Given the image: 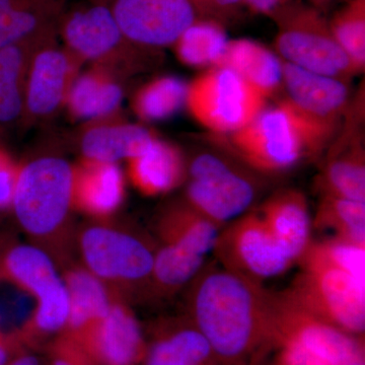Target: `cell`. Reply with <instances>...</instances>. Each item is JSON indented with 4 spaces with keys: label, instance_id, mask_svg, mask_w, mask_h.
Instances as JSON below:
<instances>
[{
    "label": "cell",
    "instance_id": "6da1fadb",
    "mask_svg": "<svg viewBox=\"0 0 365 365\" xmlns=\"http://www.w3.org/2000/svg\"><path fill=\"white\" fill-rule=\"evenodd\" d=\"M191 324L222 365H253L275 345L269 290L223 268L203 269L192 280Z\"/></svg>",
    "mask_w": 365,
    "mask_h": 365
},
{
    "label": "cell",
    "instance_id": "7a4b0ae2",
    "mask_svg": "<svg viewBox=\"0 0 365 365\" xmlns=\"http://www.w3.org/2000/svg\"><path fill=\"white\" fill-rule=\"evenodd\" d=\"M223 136L220 144L265 174L292 169L304 158L319 155L331 144L287 98L275 107L265 108L239 130Z\"/></svg>",
    "mask_w": 365,
    "mask_h": 365
},
{
    "label": "cell",
    "instance_id": "3957f363",
    "mask_svg": "<svg viewBox=\"0 0 365 365\" xmlns=\"http://www.w3.org/2000/svg\"><path fill=\"white\" fill-rule=\"evenodd\" d=\"M271 19L277 26L276 51L283 61L347 83L359 73L334 38L329 20L316 7L287 0Z\"/></svg>",
    "mask_w": 365,
    "mask_h": 365
},
{
    "label": "cell",
    "instance_id": "277c9868",
    "mask_svg": "<svg viewBox=\"0 0 365 365\" xmlns=\"http://www.w3.org/2000/svg\"><path fill=\"white\" fill-rule=\"evenodd\" d=\"M73 167L59 157H41L20 165L13 209L29 235L47 237L62 227L72 207Z\"/></svg>",
    "mask_w": 365,
    "mask_h": 365
},
{
    "label": "cell",
    "instance_id": "5b68a950",
    "mask_svg": "<svg viewBox=\"0 0 365 365\" xmlns=\"http://www.w3.org/2000/svg\"><path fill=\"white\" fill-rule=\"evenodd\" d=\"M267 98L227 67L212 66L188 85L186 107L217 135L239 130L266 108Z\"/></svg>",
    "mask_w": 365,
    "mask_h": 365
},
{
    "label": "cell",
    "instance_id": "8992f818",
    "mask_svg": "<svg viewBox=\"0 0 365 365\" xmlns=\"http://www.w3.org/2000/svg\"><path fill=\"white\" fill-rule=\"evenodd\" d=\"M60 33L67 51L83 66H104L121 78L140 68L144 53L150 51L125 38L104 4L74 11L62 21Z\"/></svg>",
    "mask_w": 365,
    "mask_h": 365
},
{
    "label": "cell",
    "instance_id": "52a82bcc",
    "mask_svg": "<svg viewBox=\"0 0 365 365\" xmlns=\"http://www.w3.org/2000/svg\"><path fill=\"white\" fill-rule=\"evenodd\" d=\"M276 346L297 343L327 365H365L364 342L309 313L287 290L269 292Z\"/></svg>",
    "mask_w": 365,
    "mask_h": 365
},
{
    "label": "cell",
    "instance_id": "ba28073f",
    "mask_svg": "<svg viewBox=\"0 0 365 365\" xmlns=\"http://www.w3.org/2000/svg\"><path fill=\"white\" fill-rule=\"evenodd\" d=\"M287 292L317 318L351 335L365 330V283L325 266H300Z\"/></svg>",
    "mask_w": 365,
    "mask_h": 365
},
{
    "label": "cell",
    "instance_id": "9c48e42d",
    "mask_svg": "<svg viewBox=\"0 0 365 365\" xmlns=\"http://www.w3.org/2000/svg\"><path fill=\"white\" fill-rule=\"evenodd\" d=\"M212 251L223 269L262 284L294 264L258 212L240 216L222 228Z\"/></svg>",
    "mask_w": 365,
    "mask_h": 365
},
{
    "label": "cell",
    "instance_id": "30bf717a",
    "mask_svg": "<svg viewBox=\"0 0 365 365\" xmlns=\"http://www.w3.org/2000/svg\"><path fill=\"white\" fill-rule=\"evenodd\" d=\"M0 277L16 283L37 302L34 326L41 332L54 333L67 326L68 292L50 257L29 245L7 249L0 260Z\"/></svg>",
    "mask_w": 365,
    "mask_h": 365
},
{
    "label": "cell",
    "instance_id": "8fae6325",
    "mask_svg": "<svg viewBox=\"0 0 365 365\" xmlns=\"http://www.w3.org/2000/svg\"><path fill=\"white\" fill-rule=\"evenodd\" d=\"M186 202L222 227L248 210L256 197L250 180L216 155L203 153L192 160Z\"/></svg>",
    "mask_w": 365,
    "mask_h": 365
},
{
    "label": "cell",
    "instance_id": "7c38bea8",
    "mask_svg": "<svg viewBox=\"0 0 365 365\" xmlns=\"http://www.w3.org/2000/svg\"><path fill=\"white\" fill-rule=\"evenodd\" d=\"M110 9L125 38L150 51L174 45L190 26L208 18L194 0H114Z\"/></svg>",
    "mask_w": 365,
    "mask_h": 365
},
{
    "label": "cell",
    "instance_id": "4fadbf2b",
    "mask_svg": "<svg viewBox=\"0 0 365 365\" xmlns=\"http://www.w3.org/2000/svg\"><path fill=\"white\" fill-rule=\"evenodd\" d=\"M81 251L86 269L104 282L139 284L151 279L155 253L135 235L91 227L81 235Z\"/></svg>",
    "mask_w": 365,
    "mask_h": 365
},
{
    "label": "cell",
    "instance_id": "5bb4252c",
    "mask_svg": "<svg viewBox=\"0 0 365 365\" xmlns=\"http://www.w3.org/2000/svg\"><path fill=\"white\" fill-rule=\"evenodd\" d=\"M81 66L66 47H59L54 34L43 40L29 64L21 124L44 121L64 107Z\"/></svg>",
    "mask_w": 365,
    "mask_h": 365
},
{
    "label": "cell",
    "instance_id": "9a60e30c",
    "mask_svg": "<svg viewBox=\"0 0 365 365\" xmlns=\"http://www.w3.org/2000/svg\"><path fill=\"white\" fill-rule=\"evenodd\" d=\"M282 88L300 116L332 143L347 112V81L314 73L282 60Z\"/></svg>",
    "mask_w": 365,
    "mask_h": 365
},
{
    "label": "cell",
    "instance_id": "2e32d148",
    "mask_svg": "<svg viewBox=\"0 0 365 365\" xmlns=\"http://www.w3.org/2000/svg\"><path fill=\"white\" fill-rule=\"evenodd\" d=\"M125 179L117 163L83 160L73 167L72 206L93 216L114 213L124 201Z\"/></svg>",
    "mask_w": 365,
    "mask_h": 365
},
{
    "label": "cell",
    "instance_id": "e0dca14e",
    "mask_svg": "<svg viewBox=\"0 0 365 365\" xmlns=\"http://www.w3.org/2000/svg\"><path fill=\"white\" fill-rule=\"evenodd\" d=\"M157 140L150 130L140 125L109 118L86 124L79 139L83 158L117 163L145 153Z\"/></svg>",
    "mask_w": 365,
    "mask_h": 365
},
{
    "label": "cell",
    "instance_id": "ac0fdd59",
    "mask_svg": "<svg viewBox=\"0 0 365 365\" xmlns=\"http://www.w3.org/2000/svg\"><path fill=\"white\" fill-rule=\"evenodd\" d=\"M121 76L104 66L79 72L67 95L66 107L78 121H101L118 116L124 98Z\"/></svg>",
    "mask_w": 365,
    "mask_h": 365
},
{
    "label": "cell",
    "instance_id": "d6986e66",
    "mask_svg": "<svg viewBox=\"0 0 365 365\" xmlns=\"http://www.w3.org/2000/svg\"><path fill=\"white\" fill-rule=\"evenodd\" d=\"M258 213L290 259L299 261L312 242L313 220L306 196L297 190H281L265 201Z\"/></svg>",
    "mask_w": 365,
    "mask_h": 365
},
{
    "label": "cell",
    "instance_id": "ffe728a7",
    "mask_svg": "<svg viewBox=\"0 0 365 365\" xmlns=\"http://www.w3.org/2000/svg\"><path fill=\"white\" fill-rule=\"evenodd\" d=\"M344 132L332 145L317 188L321 195H332L365 202V163L359 132Z\"/></svg>",
    "mask_w": 365,
    "mask_h": 365
},
{
    "label": "cell",
    "instance_id": "44dd1931",
    "mask_svg": "<svg viewBox=\"0 0 365 365\" xmlns=\"http://www.w3.org/2000/svg\"><path fill=\"white\" fill-rule=\"evenodd\" d=\"M88 331L95 351L106 365H136L145 352L140 326L124 304L113 302L104 318Z\"/></svg>",
    "mask_w": 365,
    "mask_h": 365
},
{
    "label": "cell",
    "instance_id": "7402d4cb",
    "mask_svg": "<svg viewBox=\"0 0 365 365\" xmlns=\"http://www.w3.org/2000/svg\"><path fill=\"white\" fill-rule=\"evenodd\" d=\"M54 32L0 48V133L23 122L31 57L38 45Z\"/></svg>",
    "mask_w": 365,
    "mask_h": 365
},
{
    "label": "cell",
    "instance_id": "603a6c76",
    "mask_svg": "<svg viewBox=\"0 0 365 365\" xmlns=\"http://www.w3.org/2000/svg\"><path fill=\"white\" fill-rule=\"evenodd\" d=\"M215 66L235 72L267 98L282 88V60L256 41L228 40Z\"/></svg>",
    "mask_w": 365,
    "mask_h": 365
},
{
    "label": "cell",
    "instance_id": "cb8c5ba5",
    "mask_svg": "<svg viewBox=\"0 0 365 365\" xmlns=\"http://www.w3.org/2000/svg\"><path fill=\"white\" fill-rule=\"evenodd\" d=\"M127 162L129 179L143 195L168 193L186 177V163L181 151L158 138L145 153Z\"/></svg>",
    "mask_w": 365,
    "mask_h": 365
},
{
    "label": "cell",
    "instance_id": "d4e9b609",
    "mask_svg": "<svg viewBox=\"0 0 365 365\" xmlns=\"http://www.w3.org/2000/svg\"><path fill=\"white\" fill-rule=\"evenodd\" d=\"M222 228L187 202L175 204L163 211L158 223L163 244L203 257L215 248Z\"/></svg>",
    "mask_w": 365,
    "mask_h": 365
},
{
    "label": "cell",
    "instance_id": "484cf974",
    "mask_svg": "<svg viewBox=\"0 0 365 365\" xmlns=\"http://www.w3.org/2000/svg\"><path fill=\"white\" fill-rule=\"evenodd\" d=\"M60 0H0V48L54 31Z\"/></svg>",
    "mask_w": 365,
    "mask_h": 365
},
{
    "label": "cell",
    "instance_id": "4316f807",
    "mask_svg": "<svg viewBox=\"0 0 365 365\" xmlns=\"http://www.w3.org/2000/svg\"><path fill=\"white\" fill-rule=\"evenodd\" d=\"M63 279L69 297L67 326L74 331L88 330L112 306L105 282L86 268L72 269Z\"/></svg>",
    "mask_w": 365,
    "mask_h": 365
},
{
    "label": "cell",
    "instance_id": "83f0119b",
    "mask_svg": "<svg viewBox=\"0 0 365 365\" xmlns=\"http://www.w3.org/2000/svg\"><path fill=\"white\" fill-rule=\"evenodd\" d=\"M145 365H222L205 338L193 325L158 340L146 354Z\"/></svg>",
    "mask_w": 365,
    "mask_h": 365
},
{
    "label": "cell",
    "instance_id": "f1b7e54d",
    "mask_svg": "<svg viewBox=\"0 0 365 365\" xmlns=\"http://www.w3.org/2000/svg\"><path fill=\"white\" fill-rule=\"evenodd\" d=\"M228 39L222 21L202 18L190 26L173 45L182 63L192 67L215 66Z\"/></svg>",
    "mask_w": 365,
    "mask_h": 365
},
{
    "label": "cell",
    "instance_id": "f546056e",
    "mask_svg": "<svg viewBox=\"0 0 365 365\" xmlns=\"http://www.w3.org/2000/svg\"><path fill=\"white\" fill-rule=\"evenodd\" d=\"M188 83L177 76H160L139 88L132 98V110L143 121H163L186 106Z\"/></svg>",
    "mask_w": 365,
    "mask_h": 365
},
{
    "label": "cell",
    "instance_id": "4dcf8cb0",
    "mask_svg": "<svg viewBox=\"0 0 365 365\" xmlns=\"http://www.w3.org/2000/svg\"><path fill=\"white\" fill-rule=\"evenodd\" d=\"M313 227L331 230L335 237L365 246V202L321 195Z\"/></svg>",
    "mask_w": 365,
    "mask_h": 365
},
{
    "label": "cell",
    "instance_id": "1f68e13d",
    "mask_svg": "<svg viewBox=\"0 0 365 365\" xmlns=\"http://www.w3.org/2000/svg\"><path fill=\"white\" fill-rule=\"evenodd\" d=\"M300 266H325L352 275L365 283V246L331 237L309 242L297 261Z\"/></svg>",
    "mask_w": 365,
    "mask_h": 365
},
{
    "label": "cell",
    "instance_id": "d6a6232c",
    "mask_svg": "<svg viewBox=\"0 0 365 365\" xmlns=\"http://www.w3.org/2000/svg\"><path fill=\"white\" fill-rule=\"evenodd\" d=\"M204 258L179 247L163 244L155 252L150 281L162 292H175L198 275L202 270Z\"/></svg>",
    "mask_w": 365,
    "mask_h": 365
},
{
    "label": "cell",
    "instance_id": "836d02e7",
    "mask_svg": "<svg viewBox=\"0 0 365 365\" xmlns=\"http://www.w3.org/2000/svg\"><path fill=\"white\" fill-rule=\"evenodd\" d=\"M334 38L359 72L365 66V0H346L329 21Z\"/></svg>",
    "mask_w": 365,
    "mask_h": 365
},
{
    "label": "cell",
    "instance_id": "e575fe53",
    "mask_svg": "<svg viewBox=\"0 0 365 365\" xmlns=\"http://www.w3.org/2000/svg\"><path fill=\"white\" fill-rule=\"evenodd\" d=\"M20 165L0 146V213L11 208Z\"/></svg>",
    "mask_w": 365,
    "mask_h": 365
},
{
    "label": "cell",
    "instance_id": "d590c367",
    "mask_svg": "<svg viewBox=\"0 0 365 365\" xmlns=\"http://www.w3.org/2000/svg\"><path fill=\"white\" fill-rule=\"evenodd\" d=\"M277 365H327L313 353L294 342H283Z\"/></svg>",
    "mask_w": 365,
    "mask_h": 365
},
{
    "label": "cell",
    "instance_id": "8d00e7d4",
    "mask_svg": "<svg viewBox=\"0 0 365 365\" xmlns=\"http://www.w3.org/2000/svg\"><path fill=\"white\" fill-rule=\"evenodd\" d=\"M206 16L222 21L227 16L240 13L245 6L242 0H195Z\"/></svg>",
    "mask_w": 365,
    "mask_h": 365
},
{
    "label": "cell",
    "instance_id": "74e56055",
    "mask_svg": "<svg viewBox=\"0 0 365 365\" xmlns=\"http://www.w3.org/2000/svg\"><path fill=\"white\" fill-rule=\"evenodd\" d=\"M245 6L249 7L254 13L264 14L271 18V16L287 0H242Z\"/></svg>",
    "mask_w": 365,
    "mask_h": 365
},
{
    "label": "cell",
    "instance_id": "f35d334b",
    "mask_svg": "<svg viewBox=\"0 0 365 365\" xmlns=\"http://www.w3.org/2000/svg\"><path fill=\"white\" fill-rule=\"evenodd\" d=\"M11 340L0 334V365H6L11 361Z\"/></svg>",
    "mask_w": 365,
    "mask_h": 365
},
{
    "label": "cell",
    "instance_id": "ab89813d",
    "mask_svg": "<svg viewBox=\"0 0 365 365\" xmlns=\"http://www.w3.org/2000/svg\"><path fill=\"white\" fill-rule=\"evenodd\" d=\"M6 365H41L38 359L34 356H21L19 359H11Z\"/></svg>",
    "mask_w": 365,
    "mask_h": 365
},
{
    "label": "cell",
    "instance_id": "60d3db41",
    "mask_svg": "<svg viewBox=\"0 0 365 365\" xmlns=\"http://www.w3.org/2000/svg\"><path fill=\"white\" fill-rule=\"evenodd\" d=\"M309 1L311 2V6L316 7L319 11H323L331 6L334 0H309Z\"/></svg>",
    "mask_w": 365,
    "mask_h": 365
},
{
    "label": "cell",
    "instance_id": "b9f144b4",
    "mask_svg": "<svg viewBox=\"0 0 365 365\" xmlns=\"http://www.w3.org/2000/svg\"><path fill=\"white\" fill-rule=\"evenodd\" d=\"M54 365H83L78 364V362L74 361V360H71L69 359H58L56 361L54 362Z\"/></svg>",
    "mask_w": 365,
    "mask_h": 365
},
{
    "label": "cell",
    "instance_id": "7bdbcfd3",
    "mask_svg": "<svg viewBox=\"0 0 365 365\" xmlns=\"http://www.w3.org/2000/svg\"><path fill=\"white\" fill-rule=\"evenodd\" d=\"M194 1H195V0H194Z\"/></svg>",
    "mask_w": 365,
    "mask_h": 365
},
{
    "label": "cell",
    "instance_id": "ee69618b",
    "mask_svg": "<svg viewBox=\"0 0 365 365\" xmlns=\"http://www.w3.org/2000/svg\"><path fill=\"white\" fill-rule=\"evenodd\" d=\"M276 365H277V364H276Z\"/></svg>",
    "mask_w": 365,
    "mask_h": 365
}]
</instances>
